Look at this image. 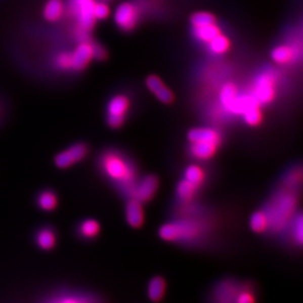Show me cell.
<instances>
[{"label": "cell", "mask_w": 303, "mask_h": 303, "mask_svg": "<svg viewBox=\"0 0 303 303\" xmlns=\"http://www.w3.org/2000/svg\"><path fill=\"white\" fill-rule=\"evenodd\" d=\"M295 206V198L288 192L277 195L270 206L265 211L269 227L275 230L282 229L290 218Z\"/></svg>", "instance_id": "obj_2"}, {"label": "cell", "mask_w": 303, "mask_h": 303, "mask_svg": "<svg viewBox=\"0 0 303 303\" xmlns=\"http://www.w3.org/2000/svg\"><path fill=\"white\" fill-rule=\"evenodd\" d=\"M95 0H71V5L76 14L80 29L85 32L90 31L95 24L94 15Z\"/></svg>", "instance_id": "obj_5"}, {"label": "cell", "mask_w": 303, "mask_h": 303, "mask_svg": "<svg viewBox=\"0 0 303 303\" xmlns=\"http://www.w3.org/2000/svg\"><path fill=\"white\" fill-rule=\"evenodd\" d=\"M196 187L193 186L190 182H188L187 180H183L179 183L178 188H177V192L180 198L184 199V200H189L191 199L194 192L196 191Z\"/></svg>", "instance_id": "obj_26"}, {"label": "cell", "mask_w": 303, "mask_h": 303, "mask_svg": "<svg viewBox=\"0 0 303 303\" xmlns=\"http://www.w3.org/2000/svg\"><path fill=\"white\" fill-rule=\"evenodd\" d=\"M128 108V101L125 96L113 97L107 106V124L109 127L113 128L121 127Z\"/></svg>", "instance_id": "obj_7"}, {"label": "cell", "mask_w": 303, "mask_h": 303, "mask_svg": "<svg viewBox=\"0 0 303 303\" xmlns=\"http://www.w3.org/2000/svg\"><path fill=\"white\" fill-rule=\"evenodd\" d=\"M291 234H292L293 239L296 243H298V244L302 243L303 222L302 215L300 213L295 215L293 218L292 226H291Z\"/></svg>", "instance_id": "obj_27"}, {"label": "cell", "mask_w": 303, "mask_h": 303, "mask_svg": "<svg viewBox=\"0 0 303 303\" xmlns=\"http://www.w3.org/2000/svg\"><path fill=\"white\" fill-rule=\"evenodd\" d=\"M215 21L214 17L209 13L199 12L192 17V24L193 27H203L210 24H213Z\"/></svg>", "instance_id": "obj_30"}, {"label": "cell", "mask_w": 303, "mask_h": 303, "mask_svg": "<svg viewBox=\"0 0 303 303\" xmlns=\"http://www.w3.org/2000/svg\"><path fill=\"white\" fill-rule=\"evenodd\" d=\"M209 44H210L211 51H213L216 54H222L224 52H226L230 46L229 39L220 33H218L216 36H214L209 41Z\"/></svg>", "instance_id": "obj_25"}, {"label": "cell", "mask_w": 303, "mask_h": 303, "mask_svg": "<svg viewBox=\"0 0 303 303\" xmlns=\"http://www.w3.org/2000/svg\"><path fill=\"white\" fill-rule=\"evenodd\" d=\"M236 301L238 303H250L254 301V298L252 293L248 291H240L236 298Z\"/></svg>", "instance_id": "obj_33"}, {"label": "cell", "mask_w": 303, "mask_h": 303, "mask_svg": "<svg viewBox=\"0 0 303 303\" xmlns=\"http://www.w3.org/2000/svg\"><path fill=\"white\" fill-rule=\"evenodd\" d=\"M158 188V181L154 176H147L142 179L137 185H134L131 193L133 197L141 202L148 201L153 197Z\"/></svg>", "instance_id": "obj_10"}, {"label": "cell", "mask_w": 303, "mask_h": 303, "mask_svg": "<svg viewBox=\"0 0 303 303\" xmlns=\"http://www.w3.org/2000/svg\"><path fill=\"white\" fill-rule=\"evenodd\" d=\"M201 227L192 221H177L161 227L160 237L165 240H186L196 238L200 234Z\"/></svg>", "instance_id": "obj_3"}, {"label": "cell", "mask_w": 303, "mask_h": 303, "mask_svg": "<svg viewBox=\"0 0 303 303\" xmlns=\"http://www.w3.org/2000/svg\"><path fill=\"white\" fill-rule=\"evenodd\" d=\"M93 48V57H95L96 59H104L106 56V52L104 50V48H101L100 46H92Z\"/></svg>", "instance_id": "obj_34"}, {"label": "cell", "mask_w": 303, "mask_h": 303, "mask_svg": "<svg viewBox=\"0 0 303 303\" xmlns=\"http://www.w3.org/2000/svg\"><path fill=\"white\" fill-rule=\"evenodd\" d=\"M275 77L271 73H263L257 77L252 96L258 103H269L275 96Z\"/></svg>", "instance_id": "obj_6"}, {"label": "cell", "mask_w": 303, "mask_h": 303, "mask_svg": "<svg viewBox=\"0 0 303 303\" xmlns=\"http://www.w3.org/2000/svg\"><path fill=\"white\" fill-rule=\"evenodd\" d=\"M193 28H194L193 33L195 37L198 38L199 40L206 41V42H209L214 36L220 33L218 27L215 26L214 23L203 27H193Z\"/></svg>", "instance_id": "obj_19"}, {"label": "cell", "mask_w": 303, "mask_h": 303, "mask_svg": "<svg viewBox=\"0 0 303 303\" xmlns=\"http://www.w3.org/2000/svg\"><path fill=\"white\" fill-rule=\"evenodd\" d=\"M238 96L237 94V89L233 84H226L221 91L220 95V100L221 103L223 104L224 107L230 111L232 104L234 103L236 97Z\"/></svg>", "instance_id": "obj_23"}, {"label": "cell", "mask_w": 303, "mask_h": 303, "mask_svg": "<svg viewBox=\"0 0 303 303\" xmlns=\"http://www.w3.org/2000/svg\"><path fill=\"white\" fill-rule=\"evenodd\" d=\"M101 172L125 190L132 191L136 179V170L133 164L122 154L115 151H106L99 158Z\"/></svg>", "instance_id": "obj_1"}, {"label": "cell", "mask_w": 303, "mask_h": 303, "mask_svg": "<svg viewBox=\"0 0 303 303\" xmlns=\"http://www.w3.org/2000/svg\"><path fill=\"white\" fill-rule=\"evenodd\" d=\"M62 11L63 5L60 0H48L44 10V15L48 21H56L61 16Z\"/></svg>", "instance_id": "obj_20"}, {"label": "cell", "mask_w": 303, "mask_h": 303, "mask_svg": "<svg viewBox=\"0 0 303 303\" xmlns=\"http://www.w3.org/2000/svg\"><path fill=\"white\" fill-rule=\"evenodd\" d=\"M109 14V8L104 3H96L94 6V15L96 19H104Z\"/></svg>", "instance_id": "obj_31"}, {"label": "cell", "mask_w": 303, "mask_h": 303, "mask_svg": "<svg viewBox=\"0 0 303 303\" xmlns=\"http://www.w3.org/2000/svg\"><path fill=\"white\" fill-rule=\"evenodd\" d=\"M293 56V50L286 46L278 47L272 51V58L277 63H287Z\"/></svg>", "instance_id": "obj_24"}, {"label": "cell", "mask_w": 303, "mask_h": 303, "mask_svg": "<svg viewBox=\"0 0 303 303\" xmlns=\"http://www.w3.org/2000/svg\"><path fill=\"white\" fill-rule=\"evenodd\" d=\"M56 64H57V66H58L60 69H62V70H67V69L72 68L71 55H69V54H67V53L60 54V55L57 57Z\"/></svg>", "instance_id": "obj_32"}, {"label": "cell", "mask_w": 303, "mask_h": 303, "mask_svg": "<svg viewBox=\"0 0 303 303\" xmlns=\"http://www.w3.org/2000/svg\"><path fill=\"white\" fill-rule=\"evenodd\" d=\"M88 153L89 147L86 144L84 143H75L57 153L53 158V163L56 168L64 170L84 159Z\"/></svg>", "instance_id": "obj_4"}, {"label": "cell", "mask_w": 303, "mask_h": 303, "mask_svg": "<svg viewBox=\"0 0 303 303\" xmlns=\"http://www.w3.org/2000/svg\"><path fill=\"white\" fill-rule=\"evenodd\" d=\"M243 119L245 121V123L249 126H256L260 123L261 121V112L258 108V105L252 106L250 108H248L246 111L242 113Z\"/></svg>", "instance_id": "obj_28"}, {"label": "cell", "mask_w": 303, "mask_h": 303, "mask_svg": "<svg viewBox=\"0 0 303 303\" xmlns=\"http://www.w3.org/2000/svg\"><path fill=\"white\" fill-rule=\"evenodd\" d=\"M218 295L222 297V300H231L232 296H237L239 293L236 292V286L232 283H223L218 289Z\"/></svg>", "instance_id": "obj_29"}, {"label": "cell", "mask_w": 303, "mask_h": 303, "mask_svg": "<svg viewBox=\"0 0 303 303\" xmlns=\"http://www.w3.org/2000/svg\"><path fill=\"white\" fill-rule=\"evenodd\" d=\"M144 210L142 202L136 198H132L126 206V219L131 227L139 228L144 223Z\"/></svg>", "instance_id": "obj_15"}, {"label": "cell", "mask_w": 303, "mask_h": 303, "mask_svg": "<svg viewBox=\"0 0 303 303\" xmlns=\"http://www.w3.org/2000/svg\"><path fill=\"white\" fill-rule=\"evenodd\" d=\"M57 231L50 225L38 227L33 234V242L35 246L42 251L52 250L57 243Z\"/></svg>", "instance_id": "obj_8"}, {"label": "cell", "mask_w": 303, "mask_h": 303, "mask_svg": "<svg viewBox=\"0 0 303 303\" xmlns=\"http://www.w3.org/2000/svg\"><path fill=\"white\" fill-rule=\"evenodd\" d=\"M147 88L150 92L163 103H170L173 100L172 93L164 85V83L156 77L150 76L146 80Z\"/></svg>", "instance_id": "obj_16"}, {"label": "cell", "mask_w": 303, "mask_h": 303, "mask_svg": "<svg viewBox=\"0 0 303 303\" xmlns=\"http://www.w3.org/2000/svg\"><path fill=\"white\" fill-rule=\"evenodd\" d=\"M93 57V48L92 45L88 42L80 44L74 53L71 55V63L72 69L75 70H81L83 69L90 60Z\"/></svg>", "instance_id": "obj_14"}, {"label": "cell", "mask_w": 303, "mask_h": 303, "mask_svg": "<svg viewBox=\"0 0 303 303\" xmlns=\"http://www.w3.org/2000/svg\"><path fill=\"white\" fill-rule=\"evenodd\" d=\"M249 225L252 231H254L256 233H262L265 230H267L269 228V224L265 212L264 211L255 212L250 218Z\"/></svg>", "instance_id": "obj_21"}, {"label": "cell", "mask_w": 303, "mask_h": 303, "mask_svg": "<svg viewBox=\"0 0 303 303\" xmlns=\"http://www.w3.org/2000/svg\"><path fill=\"white\" fill-rule=\"evenodd\" d=\"M99 230L100 226L95 219H85L79 224L77 233L81 239H92L98 235Z\"/></svg>", "instance_id": "obj_17"}, {"label": "cell", "mask_w": 303, "mask_h": 303, "mask_svg": "<svg viewBox=\"0 0 303 303\" xmlns=\"http://www.w3.org/2000/svg\"><path fill=\"white\" fill-rule=\"evenodd\" d=\"M204 174L201 168L196 165L189 166L185 171V180L190 182L193 186L198 188L203 182Z\"/></svg>", "instance_id": "obj_22"}, {"label": "cell", "mask_w": 303, "mask_h": 303, "mask_svg": "<svg viewBox=\"0 0 303 303\" xmlns=\"http://www.w3.org/2000/svg\"><path fill=\"white\" fill-rule=\"evenodd\" d=\"M190 143H208L219 145L221 142L217 131L210 128H197L192 129L188 135Z\"/></svg>", "instance_id": "obj_13"}, {"label": "cell", "mask_w": 303, "mask_h": 303, "mask_svg": "<svg viewBox=\"0 0 303 303\" xmlns=\"http://www.w3.org/2000/svg\"><path fill=\"white\" fill-rule=\"evenodd\" d=\"M93 300L92 297L85 293L80 291L70 290V289H54L47 294V298L44 301L47 302L70 303L89 302Z\"/></svg>", "instance_id": "obj_9"}, {"label": "cell", "mask_w": 303, "mask_h": 303, "mask_svg": "<svg viewBox=\"0 0 303 303\" xmlns=\"http://www.w3.org/2000/svg\"><path fill=\"white\" fill-rule=\"evenodd\" d=\"M114 18L120 28L124 30H131L136 25L138 14L137 10L132 4L124 3L117 8Z\"/></svg>", "instance_id": "obj_11"}, {"label": "cell", "mask_w": 303, "mask_h": 303, "mask_svg": "<svg viewBox=\"0 0 303 303\" xmlns=\"http://www.w3.org/2000/svg\"><path fill=\"white\" fill-rule=\"evenodd\" d=\"M165 291V283L164 280L159 277L153 278L147 287V295L152 301H158Z\"/></svg>", "instance_id": "obj_18"}, {"label": "cell", "mask_w": 303, "mask_h": 303, "mask_svg": "<svg viewBox=\"0 0 303 303\" xmlns=\"http://www.w3.org/2000/svg\"><path fill=\"white\" fill-rule=\"evenodd\" d=\"M35 205L41 211H54L59 204V196L52 189H44L35 195Z\"/></svg>", "instance_id": "obj_12"}]
</instances>
